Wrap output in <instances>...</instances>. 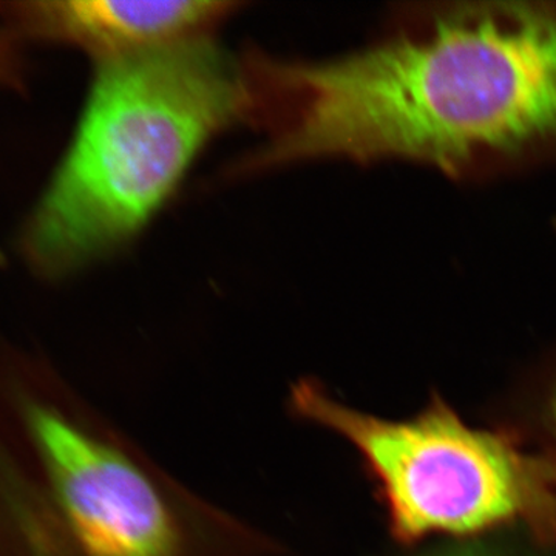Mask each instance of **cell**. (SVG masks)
I'll return each instance as SVG.
<instances>
[{"mask_svg": "<svg viewBox=\"0 0 556 556\" xmlns=\"http://www.w3.org/2000/svg\"><path fill=\"white\" fill-rule=\"evenodd\" d=\"M260 144L230 175L302 161H405L486 181L556 161V2L394 7L325 61L241 56Z\"/></svg>", "mask_w": 556, "mask_h": 556, "instance_id": "6da1fadb", "label": "cell"}, {"mask_svg": "<svg viewBox=\"0 0 556 556\" xmlns=\"http://www.w3.org/2000/svg\"><path fill=\"white\" fill-rule=\"evenodd\" d=\"M240 58L214 39L102 62L83 118L33 219L30 247L70 269L126 247L217 135L247 123Z\"/></svg>", "mask_w": 556, "mask_h": 556, "instance_id": "7a4b0ae2", "label": "cell"}, {"mask_svg": "<svg viewBox=\"0 0 556 556\" xmlns=\"http://www.w3.org/2000/svg\"><path fill=\"white\" fill-rule=\"evenodd\" d=\"M288 407L354 450L397 547L503 530L556 547L554 460L506 427L471 426L438 391L416 415L390 419L306 376Z\"/></svg>", "mask_w": 556, "mask_h": 556, "instance_id": "3957f363", "label": "cell"}, {"mask_svg": "<svg viewBox=\"0 0 556 556\" xmlns=\"http://www.w3.org/2000/svg\"><path fill=\"white\" fill-rule=\"evenodd\" d=\"M28 428L65 556H285L283 543L190 490L126 431L56 405Z\"/></svg>", "mask_w": 556, "mask_h": 556, "instance_id": "277c9868", "label": "cell"}, {"mask_svg": "<svg viewBox=\"0 0 556 556\" xmlns=\"http://www.w3.org/2000/svg\"><path fill=\"white\" fill-rule=\"evenodd\" d=\"M240 7L201 0H73L46 3L39 17L50 35L89 50L102 64L212 39Z\"/></svg>", "mask_w": 556, "mask_h": 556, "instance_id": "5b68a950", "label": "cell"}, {"mask_svg": "<svg viewBox=\"0 0 556 556\" xmlns=\"http://www.w3.org/2000/svg\"><path fill=\"white\" fill-rule=\"evenodd\" d=\"M496 419L556 464V345L519 376Z\"/></svg>", "mask_w": 556, "mask_h": 556, "instance_id": "8992f818", "label": "cell"}, {"mask_svg": "<svg viewBox=\"0 0 556 556\" xmlns=\"http://www.w3.org/2000/svg\"><path fill=\"white\" fill-rule=\"evenodd\" d=\"M391 556H556V547L521 530L486 535L441 538L416 546L397 547Z\"/></svg>", "mask_w": 556, "mask_h": 556, "instance_id": "52a82bcc", "label": "cell"}]
</instances>
